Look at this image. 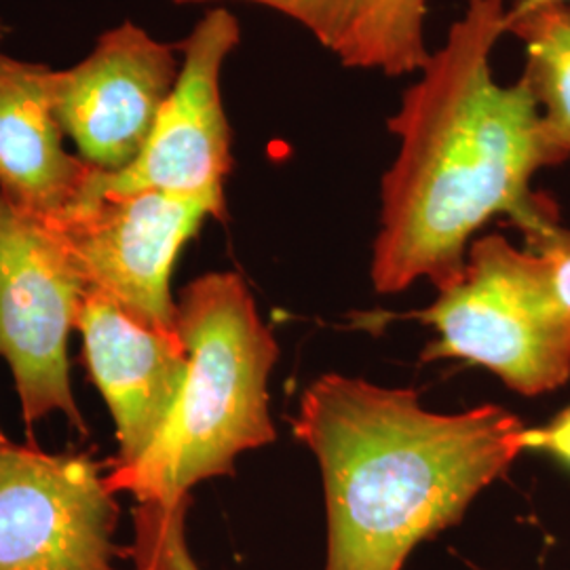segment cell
Here are the masks:
<instances>
[{"label":"cell","mask_w":570,"mask_h":570,"mask_svg":"<svg viewBox=\"0 0 570 570\" xmlns=\"http://www.w3.org/2000/svg\"><path fill=\"white\" fill-rule=\"evenodd\" d=\"M505 16V0H468L389 121L400 150L383 178L372 256L381 294L419 279L440 292L459 282L471 237L494 216H508L527 247L560 226L556 205L530 184L569 150L551 136L527 82L492 77Z\"/></svg>","instance_id":"6da1fadb"},{"label":"cell","mask_w":570,"mask_h":570,"mask_svg":"<svg viewBox=\"0 0 570 570\" xmlns=\"http://www.w3.org/2000/svg\"><path fill=\"white\" fill-rule=\"evenodd\" d=\"M522 429L501 406L440 414L412 389L343 374L311 383L294 431L322 469L326 570H402L524 452Z\"/></svg>","instance_id":"7a4b0ae2"},{"label":"cell","mask_w":570,"mask_h":570,"mask_svg":"<svg viewBox=\"0 0 570 570\" xmlns=\"http://www.w3.org/2000/svg\"><path fill=\"white\" fill-rule=\"evenodd\" d=\"M176 324L188 355L176 406L136 463L106 475L115 494L131 492L140 503L184 499L275 440L268 376L279 351L244 277L207 273L186 285Z\"/></svg>","instance_id":"3957f363"},{"label":"cell","mask_w":570,"mask_h":570,"mask_svg":"<svg viewBox=\"0 0 570 570\" xmlns=\"http://www.w3.org/2000/svg\"><path fill=\"white\" fill-rule=\"evenodd\" d=\"M412 317L438 332L423 360H465L508 387L539 395L570 376V306L550 261L501 235L469 245L459 282Z\"/></svg>","instance_id":"277c9868"},{"label":"cell","mask_w":570,"mask_h":570,"mask_svg":"<svg viewBox=\"0 0 570 570\" xmlns=\"http://www.w3.org/2000/svg\"><path fill=\"white\" fill-rule=\"evenodd\" d=\"M82 294L60 235L0 195V357L13 372L28 425L61 412L87 431L68 366Z\"/></svg>","instance_id":"5b68a950"},{"label":"cell","mask_w":570,"mask_h":570,"mask_svg":"<svg viewBox=\"0 0 570 570\" xmlns=\"http://www.w3.org/2000/svg\"><path fill=\"white\" fill-rule=\"evenodd\" d=\"M239 41V21L225 7L207 11L197 21L183 42L178 79L142 153L122 171L96 169L77 205L104 195L155 190L202 199L225 218V180L233 157L220 81Z\"/></svg>","instance_id":"8992f818"},{"label":"cell","mask_w":570,"mask_h":570,"mask_svg":"<svg viewBox=\"0 0 570 570\" xmlns=\"http://www.w3.org/2000/svg\"><path fill=\"white\" fill-rule=\"evenodd\" d=\"M207 218L223 220L207 202L148 190L104 195L49 226L66 245L85 294L102 296L144 326L178 334L171 273Z\"/></svg>","instance_id":"52a82bcc"},{"label":"cell","mask_w":570,"mask_h":570,"mask_svg":"<svg viewBox=\"0 0 570 570\" xmlns=\"http://www.w3.org/2000/svg\"><path fill=\"white\" fill-rule=\"evenodd\" d=\"M117 518L87 454L0 444V570H121Z\"/></svg>","instance_id":"ba28073f"},{"label":"cell","mask_w":570,"mask_h":570,"mask_svg":"<svg viewBox=\"0 0 570 570\" xmlns=\"http://www.w3.org/2000/svg\"><path fill=\"white\" fill-rule=\"evenodd\" d=\"M178 72L176 47L122 21L77 66L53 70L51 96L63 136L82 161L122 171L142 153Z\"/></svg>","instance_id":"9c48e42d"},{"label":"cell","mask_w":570,"mask_h":570,"mask_svg":"<svg viewBox=\"0 0 570 570\" xmlns=\"http://www.w3.org/2000/svg\"><path fill=\"white\" fill-rule=\"evenodd\" d=\"M77 330L85 362L112 414L117 468L136 463L157 440L186 379L178 334L144 326L98 294H82Z\"/></svg>","instance_id":"30bf717a"},{"label":"cell","mask_w":570,"mask_h":570,"mask_svg":"<svg viewBox=\"0 0 570 570\" xmlns=\"http://www.w3.org/2000/svg\"><path fill=\"white\" fill-rule=\"evenodd\" d=\"M51 75L0 49V195L47 225L81 202L98 169L63 148Z\"/></svg>","instance_id":"8fae6325"},{"label":"cell","mask_w":570,"mask_h":570,"mask_svg":"<svg viewBox=\"0 0 570 570\" xmlns=\"http://www.w3.org/2000/svg\"><path fill=\"white\" fill-rule=\"evenodd\" d=\"M197 4L212 0H171ZM298 21L346 68L376 70L425 42L428 0H244Z\"/></svg>","instance_id":"7c38bea8"},{"label":"cell","mask_w":570,"mask_h":570,"mask_svg":"<svg viewBox=\"0 0 570 570\" xmlns=\"http://www.w3.org/2000/svg\"><path fill=\"white\" fill-rule=\"evenodd\" d=\"M524 45V75L551 136L570 155V4H550L510 21Z\"/></svg>","instance_id":"4fadbf2b"},{"label":"cell","mask_w":570,"mask_h":570,"mask_svg":"<svg viewBox=\"0 0 570 570\" xmlns=\"http://www.w3.org/2000/svg\"><path fill=\"white\" fill-rule=\"evenodd\" d=\"M188 497L171 503H142L138 511V550L155 570H199L184 537Z\"/></svg>","instance_id":"5bb4252c"},{"label":"cell","mask_w":570,"mask_h":570,"mask_svg":"<svg viewBox=\"0 0 570 570\" xmlns=\"http://www.w3.org/2000/svg\"><path fill=\"white\" fill-rule=\"evenodd\" d=\"M522 450L548 452L570 465V406L543 428L522 429Z\"/></svg>","instance_id":"9a60e30c"},{"label":"cell","mask_w":570,"mask_h":570,"mask_svg":"<svg viewBox=\"0 0 570 570\" xmlns=\"http://www.w3.org/2000/svg\"><path fill=\"white\" fill-rule=\"evenodd\" d=\"M550 261L560 296L570 306V228L560 225L543 242L529 247Z\"/></svg>","instance_id":"2e32d148"},{"label":"cell","mask_w":570,"mask_h":570,"mask_svg":"<svg viewBox=\"0 0 570 570\" xmlns=\"http://www.w3.org/2000/svg\"><path fill=\"white\" fill-rule=\"evenodd\" d=\"M570 0H518L511 9H508V16H505V28L510 21L520 20V18H527L530 13L543 9V7H550V4H569Z\"/></svg>","instance_id":"e0dca14e"},{"label":"cell","mask_w":570,"mask_h":570,"mask_svg":"<svg viewBox=\"0 0 570 570\" xmlns=\"http://www.w3.org/2000/svg\"><path fill=\"white\" fill-rule=\"evenodd\" d=\"M2 442H9V440H7V435H4L2 429H0V444H2Z\"/></svg>","instance_id":"ac0fdd59"}]
</instances>
